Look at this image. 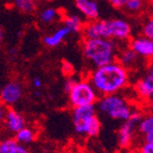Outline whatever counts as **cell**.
Returning a JSON list of instances; mask_svg holds the SVG:
<instances>
[{"instance_id":"1","label":"cell","mask_w":153,"mask_h":153,"mask_svg":"<svg viewBox=\"0 0 153 153\" xmlns=\"http://www.w3.org/2000/svg\"><path fill=\"white\" fill-rule=\"evenodd\" d=\"M88 80L99 95L116 94L128 85L130 72L115 60L93 69Z\"/></svg>"},{"instance_id":"2","label":"cell","mask_w":153,"mask_h":153,"mask_svg":"<svg viewBox=\"0 0 153 153\" xmlns=\"http://www.w3.org/2000/svg\"><path fill=\"white\" fill-rule=\"evenodd\" d=\"M85 60L95 69L117 59V45L108 39H84L82 44Z\"/></svg>"},{"instance_id":"3","label":"cell","mask_w":153,"mask_h":153,"mask_svg":"<svg viewBox=\"0 0 153 153\" xmlns=\"http://www.w3.org/2000/svg\"><path fill=\"white\" fill-rule=\"evenodd\" d=\"M72 121L75 132L80 136L95 137L102 128L94 105L75 107L72 114Z\"/></svg>"},{"instance_id":"4","label":"cell","mask_w":153,"mask_h":153,"mask_svg":"<svg viewBox=\"0 0 153 153\" xmlns=\"http://www.w3.org/2000/svg\"><path fill=\"white\" fill-rule=\"evenodd\" d=\"M97 109L103 115L118 121L128 120L134 111L128 100L118 93L103 95L97 100Z\"/></svg>"},{"instance_id":"5","label":"cell","mask_w":153,"mask_h":153,"mask_svg":"<svg viewBox=\"0 0 153 153\" xmlns=\"http://www.w3.org/2000/svg\"><path fill=\"white\" fill-rule=\"evenodd\" d=\"M69 102L73 107H80V106H88L94 105L99 100V94L95 91L89 80L75 79L68 92Z\"/></svg>"},{"instance_id":"6","label":"cell","mask_w":153,"mask_h":153,"mask_svg":"<svg viewBox=\"0 0 153 153\" xmlns=\"http://www.w3.org/2000/svg\"><path fill=\"white\" fill-rule=\"evenodd\" d=\"M104 39L111 41H128L132 36V26L123 18L103 19Z\"/></svg>"},{"instance_id":"7","label":"cell","mask_w":153,"mask_h":153,"mask_svg":"<svg viewBox=\"0 0 153 153\" xmlns=\"http://www.w3.org/2000/svg\"><path fill=\"white\" fill-rule=\"evenodd\" d=\"M141 118H143V115L140 112L134 110L128 120L123 121V124L118 131L117 137L118 145L120 146L121 148H128L132 145L135 133L137 131L138 123L141 120Z\"/></svg>"},{"instance_id":"8","label":"cell","mask_w":153,"mask_h":153,"mask_svg":"<svg viewBox=\"0 0 153 153\" xmlns=\"http://www.w3.org/2000/svg\"><path fill=\"white\" fill-rule=\"evenodd\" d=\"M23 86L16 80H11L0 90V101L5 106H13L23 97Z\"/></svg>"},{"instance_id":"9","label":"cell","mask_w":153,"mask_h":153,"mask_svg":"<svg viewBox=\"0 0 153 153\" xmlns=\"http://www.w3.org/2000/svg\"><path fill=\"white\" fill-rule=\"evenodd\" d=\"M138 57L143 59H152L153 57V40L143 36H136L130 41L128 46Z\"/></svg>"},{"instance_id":"10","label":"cell","mask_w":153,"mask_h":153,"mask_svg":"<svg viewBox=\"0 0 153 153\" xmlns=\"http://www.w3.org/2000/svg\"><path fill=\"white\" fill-rule=\"evenodd\" d=\"M136 94L145 101H151L153 97V68L150 66L135 85Z\"/></svg>"},{"instance_id":"11","label":"cell","mask_w":153,"mask_h":153,"mask_svg":"<svg viewBox=\"0 0 153 153\" xmlns=\"http://www.w3.org/2000/svg\"><path fill=\"white\" fill-rule=\"evenodd\" d=\"M75 7L82 14V18L89 22L99 19L101 9L97 1L93 0H75Z\"/></svg>"},{"instance_id":"12","label":"cell","mask_w":153,"mask_h":153,"mask_svg":"<svg viewBox=\"0 0 153 153\" xmlns=\"http://www.w3.org/2000/svg\"><path fill=\"white\" fill-rule=\"evenodd\" d=\"M3 124L8 132L15 134L24 126H26V119L21 112L14 108H7Z\"/></svg>"},{"instance_id":"13","label":"cell","mask_w":153,"mask_h":153,"mask_svg":"<svg viewBox=\"0 0 153 153\" xmlns=\"http://www.w3.org/2000/svg\"><path fill=\"white\" fill-rule=\"evenodd\" d=\"M70 34H71V31L66 28L65 26H62V27L57 29L56 31L51 32V34H47L46 36H44L43 43L47 47L54 48V47H57L61 43H63V41Z\"/></svg>"},{"instance_id":"14","label":"cell","mask_w":153,"mask_h":153,"mask_svg":"<svg viewBox=\"0 0 153 153\" xmlns=\"http://www.w3.org/2000/svg\"><path fill=\"white\" fill-rule=\"evenodd\" d=\"M141 135L143 136L145 143H153V117L152 115L145 116L141 118L137 126Z\"/></svg>"},{"instance_id":"15","label":"cell","mask_w":153,"mask_h":153,"mask_svg":"<svg viewBox=\"0 0 153 153\" xmlns=\"http://www.w3.org/2000/svg\"><path fill=\"white\" fill-rule=\"evenodd\" d=\"M118 60L120 64H122L125 69H131V68H134V66L137 64L138 58L139 57L130 48V47H125L122 51L119 53V55H117Z\"/></svg>"},{"instance_id":"16","label":"cell","mask_w":153,"mask_h":153,"mask_svg":"<svg viewBox=\"0 0 153 153\" xmlns=\"http://www.w3.org/2000/svg\"><path fill=\"white\" fill-rule=\"evenodd\" d=\"M63 26H65L66 28L71 31V33L73 32H79L82 31L84 28V19L82 16L77 15V14H68L66 16H64L63 18Z\"/></svg>"},{"instance_id":"17","label":"cell","mask_w":153,"mask_h":153,"mask_svg":"<svg viewBox=\"0 0 153 153\" xmlns=\"http://www.w3.org/2000/svg\"><path fill=\"white\" fill-rule=\"evenodd\" d=\"M36 134L33 128H29V126H24L22 130H19L18 132L15 133L14 139L18 143L26 146L33 143V141L36 140Z\"/></svg>"},{"instance_id":"18","label":"cell","mask_w":153,"mask_h":153,"mask_svg":"<svg viewBox=\"0 0 153 153\" xmlns=\"http://www.w3.org/2000/svg\"><path fill=\"white\" fill-rule=\"evenodd\" d=\"M14 8L22 13H32L36 10V0H12Z\"/></svg>"},{"instance_id":"19","label":"cell","mask_w":153,"mask_h":153,"mask_svg":"<svg viewBox=\"0 0 153 153\" xmlns=\"http://www.w3.org/2000/svg\"><path fill=\"white\" fill-rule=\"evenodd\" d=\"M59 17V12L57 9L53 8V7H48V8L43 9L40 13V21L43 24H51L57 21V18Z\"/></svg>"},{"instance_id":"20","label":"cell","mask_w":153,"mask_h":153,"mask_svg":"<svg viewBox=\"0 0 153 153\" xmlns=\"http://www.w3.org/2000/svg\"><path fill=\"white\" fill-rule=\"evenodd\" d=\"M18 143L12 137L3 138L0 140V153H14Z\"/></svg>"},{"instance_id":"21","label":"cell","mask_w":153,"mask_h":153,"mask_svg":"<svg viewBox=\"0 0 153 153\" xmlns=\"http://www.w3.org/2000/svg\"><path fill=\"white\" fill-rule=\"evenodd\" d=\"M145 7V0H128L123 8L128 13H139Z\"/></svg>"},{"instance_id":"22","label":"cell","mask_w":153,"mask_h":153,"mask_svg":"<svg viewBox=\"0 0 153 153\" xmlns=\"http://www.w3.org/2000/svg\"><path fill=\"white\" fill-rule=\"evenodd\" d=\"M143 36L146 38L153 39V19L151 17H149L147 21L143 23Z\"/></svg>"},{"instance_id":"23","label":"cell","mask_w":153,"mask_h":153,"mask_svg":"<svg viewBox=\"0 0 153 153\" xmlns=\"http://www.w3.org/2000/svg\"><path fill=\"white\" fill-rule=\"evenodd\" d=\"M139 153H153V143H145L140 146Z\"/></svg>"},{"instance_id":"24","label":"cell","mask_w":153,"mask_h":153,"mask_svg":"<svg viewBox=\"0 0 153 153\" xmlns=\"http://www.w3.org/2000/svg\"><path fill=\"white\" fill-rule=\"evenodd\" d=\"M109 4L116 9H122L128 0H107Z\"/></svg>"},{"instance_id":"25","label":"cell","mask_w":153,"mask_h":153,"mask_svg":"<svg viewBox=\"0 0 153 153\" xmlns=\"http://www.w3.org/2000/svg\"><path fill=\"white\" fill-rule=\"evenodd\" d=\"M32 86L36 88V89H41L42 86H43V80H42L41 77H39V76L33 77V79H32Z\"/></svg>"},{"instance_id":"26","label":"cell","mask_w":153,"mask_h":153,"mask_svg":"<svg viewBox=\"0 0 153 153\" xmlns=\"http://www.w3.org/2000/svg\"><path fill=\"white\" fill-rule=\"evenodd\" d=\"M5 111H7V106L0 101V125L2 124L3 120H4Z\"/></svg>"},{"instance_id":"27","label":"cell","mask_w":153,"mask_h":153,"mask_svg":"<svg viewBox=\"0 0 153 153\" xmlns=\"http://www.w3.org/2000/svg\"><path fill=\"white\" fill-rule=\"evenodd\" d=\"M14 153H30V152H29L28 148H27L26 146L18 143L17 147H16V149H15V151H14Z\"/></svg>"},{"instance_id":"28","label":"cell","mask_w":153,"mask_h":153,"mask_svg":"<svg viewBox=\"0 0 153 153\" xmlns=\"http://www.w3.org/2000/svg\"><path fill=\"white\" fill-rule=\"evenodd\" d=\"M2 39H3V32H2V29L0 27V43L2 42Z\"/></svg>"},{"instance_id":"29","label":"cell","mask_w":153,"mask_h":153,"mask_svg":"<svg viewBox=\"0 0 153 153\" xmlns=\"http://www.w3.org/2000/svg\"><path fill=\"white\" fill-rule=\"evenodd\" d=\"M77 153H90V152H88V151H79V152H77Z\"/></svg>"},{"instance_id":"30","label":"cell","mask_w":153,"mask_h":153,"mask_svg":"<svg viewBox=\"0 0 153 153\" xmlns=\"http://www.w3.org/2000/svg\"><path fill=\"white\" fill-rule=\"evenodd\" d=\"M0 140H1V136H0Z\"/></svg>"},{"instance_id":"31","label":"cell","mask_w":153,"mask_h":153,"mask_svg":"<svg viewBox=\"0 0 153 153\" xmlns=\"http://www.w3.org/2000/svg\"><path fill=\"white\" fill-rule=\"evenodd\" d=\"M93 1H97V0H93Z\"/></svg>"}]
</instances>
